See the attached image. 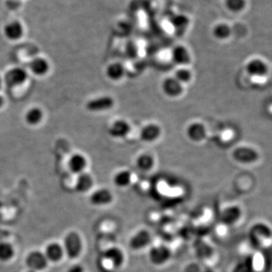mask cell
Returning <instances> with one entry per match:
<instances>
[{
  "label": "cell",
  "mask_w": 272,
  "mask_h": 272,
  "mask_svg": "<svg viewBox=\"0 0 272 272\" xmlns=\"http://www.w3.org/2000/svg\"><path fill=\"white\" fill-rule=\"evenodd\" d=\"M186 133L187 138L192 142L200 143L206 138L207 130L203 123L194 121L188 126Z\"/></svg>",
  "instance_id": "13"
},
{
  "label": "cell",
  "mask_w": 272,
  "mask_h": 272,
  "mask_svg": "<svg viewBox=\"0 0 272 272\" xmlns=\"http://www.w3.org/2000/svg\"><path fill=\"white\" fill-rule=\"evenodd\" d=\"M201 272H217L216 271H214V269H212V268H206V269L203 270V271H201Z\"/></svg>",
  "instance_id": "37"
},
{
  "label": "cell",
  "mask_w": 272,
  "mask_h": 272,
  "mask_svg": "<svg viewBox=\"0 0 272 272\" xmlns=\"http://www.w3.org/2000/svg\"><path fill=\"white\" fill-rule=\"evenodd\" d=\"M87 160L85 156L81 154H74L68 161V167L71 172L75 174H80L84 172V169L87 166Z\"/></svg>",
  "instance_id": "21"
},
{
  "label": "cell",
  "mask_w": 272,
  "mask_h": 272,
  "mask_svg": "<svg viewBox=\"0 0 272 272\" xmlns=\"http://www.w3.org/2000/svg\"><path fill=\"white\" fill-rule=\"evenodd\" d=\"M149 262L155 266H162L172 256L170 249L164 245L154 246L148 251Z\"/></svg>",
  "instance_id": "4"
},
{
  "label": "cell",
  "mask_w": 272,
  "mask_h": 272,
  "mask_svg": "<svg viewBox=\"0 0 272 272\" xmlns=\"http://www.w3.org/2000/svg\"><path fill=\"white\" fill-rule=\"evenodd\" d=\"M102 262L104 271L118 269L125 262V255L119 247H110L102 253Z\"/></svg>",
  "instance_id": "1"
},
{
  "label": "cell",
  "mask_w": 272,
  "mask_h": 272,
  "mask_svg": "<svg viewBox=\"0 0 272 272\" xmlns=\"http://www.w3.org/2000/svg\"><path fill=\"white\" fill-rule=\"evenodd\" d=\"M5 37L11 41H17L23 37L24 28L23 24L18 21H12L7 23L3 27Z\"/></svg>",
  "instance_id": "17"
},
{
  "label": "cell",
  "mask_w": 272,
  "mask_h": 272,
  "mask_svg": "<svg viewBox=\"0 0 272 272\" xmlns=\"http://www.w3.org/2000/svg\"><path fill=\"white\" fill-rule=\"evenodd\" d=\"M132 127L125 119H116L113 121L108 128V135L115 139H124L130 134Z\"/></svg>",
  "instance_id": "10"
},
{
  "label": "cell",
  "mask_w": 272,
  "mask_h": 272,
  "mask_svg": "<svg viewBox=\"0 0 272 272\" xmlns=\"http://www.w3.org/2000/svg\"><path fill=\"white\" fill-rule=\"evenodd\" d=\"M212 34L217 40L225 41L231 37L232 29L227 23H219L213 28Z\"/></svg>",
  "instance_id": "24"
},
{
  "label": "cell",
  "mask_w": 272,
  "mask_h": 272,
  "mask_svg": "<svg viewBox=\"0 0 272 272\" xmlns=\"http://www.w3.org/2000/svg\"><path fill=\"white\" fill-rule=\"evenodd\" d=\"M162 135V129L155 123L146 124L140 130L139 138L144 143H154L158 141Z\"/></svg>",
  "instance_id": "11"
},
{
  "label": "cell",
  "mask_w": 272,
  "mask_h": 272,
  "mask_svg": "<svg viewBox=\"0 0 272 272\" xmlns=\"http://www.w3.org/2000/svg\"><path fill=\"white\" fill-rule=\"evenodd\" d=\"M241 217V208L237 205H231L222 209L219 219L223 225L231 226L235 225Z\"/></svg>",
  "instance_id": "14"
},
{
  "label": "cell",
  "mask_w": 272,
  "mask_h": 272,
  "mask_svg": "<svg viewBox=\"0 0 272 272\" xmlns=\"http://www.w3.org/2000/svg\"><path fill=\"white\" fill-rule=\"evenodd\" d=\"M43 111L41 108L34 107V108H29V110L26 112L24 115V119L28 125L34 126L39 125L42 122L43 119Z\"/></svg>",
  "instance_id": "26"
},
{
  "label": "cell",
  "mask_w": 272,
  "mask_h": 272,
  "mask_svg": "<svg viewBox=\"0 0 272 272\" xmlns=\"http://www.w3.org/2000/svg\"><path fill=\"white\" fill-rule=\"evenodd\" d=\"M189 18L185 15H176L172 18V24L175 28L178 29H183V28L187 27L189 25Z\"/></svg>",
  "instance_id": "33"
},
{
  "label": "cell",
  "mask_w": 272,
  "mask_h": 272,
  "mask_svg": "<svg viewBox=\"0 0 272 272\" xmlns=\"http://www.w3.org/2000/svg\"><path fill=\"white\" fill-rule=\"evenodd\" d=\"M68 272H84V268L82 265H74L68 269Z\"/></svg>",
  "instance_id": "35"
},
{
  "label": "cell",
  "mask_w": 272,
  "mask_h": 272,
  "mask_svg": "<svg viewBox=\"0 0 272 272\" xmlns=\"http://www.w3.org/2000/svg\"><path fill=\"white\" fill-rule=\"evenodd\" d=\"M152 242V234L147 230H138L129 240V247L132 250L139 251L148 247Z\"/></svg>",
  "instance_id": "12"
},
{
  "label": "cell",
  "mask_w": 272,
  "mask_h": 272,
  "mask_svg": "<svg viewBox=\"0 0 272 272\" xmlns=\"http://www.w3.org/2000/svg\"><path fill=\"white\" fill-rule=\"evenodd\" d=\"M105 74L108 80L117 82L122 80L126 74V68L123 64L119 62H113L110 64L105 70Z\"/></svg>",
  "instance_id": "20"
},
{
  "label": "cell",
  "mask_w": 272,
  "mask_h": 272,
  "mask_svg": "<svg viewBox=\"0 0 272 272\" xmlns=\"http://www.w3.org/2000/svg\"><path fill=\"white\" fill-rule=\"evenodd\" d=\"M247 0H225V6L229 12L239 13L247 7Z\"/></svg>",
  "instance_id": "31"
},
{
  "label": "cell",
  "mask_w": 272,
  "mask_h": 272,
  "mask_svg": "<svg viewBox=\"0 0 272 272\" xmlns=\"http://www.w3.org/2000/svg\"><path fill=\"white\" fill-rule=\"evenodd\" d=\"M14 256V249L10 244L6 242L0 243V261L7 262Z\"/></svg>",
  "instance_id": "32"
},
{
  "label": "cell",
  "mask_w": 272,
  "mask_h": 272,
  "mask_svg": "<svg viewBox=\"0 0 272 272\" xmlns=\"http://www.w3.org/2000/svg\"><path fill=\"white\" fill-rule=\"evenodd\" d=\"M2 85H3V80H2L1 77H0V88H2Z\"/></svg>",
  "instance_id": "38"
},
{
  "label": "cell",
  "mask_w": 272,
  "mask_h": 272,
  "mask_svg": "<svg viewBox=\"0 0 272 272\" xmlns=\"http://www.w3.org/2000/svg\"><path fill=\"white\" fill-rule=\"evenodd\" d=\"M27 272H37V271H31V270H29V271H27Z\"/></svg>",
  "instance_id": "39"
},
{
  "label": "cell",
  "mask_w": 272,
  "mask_h": 272,
  "mask_svg": "<svg viewBox=\"0 0 272 272\" xmlns=\"http://www.w3.org/2000/svg\"><path fill=\"white\" fill-rule=\"evenodd\" d=\"M27 78V72L24 68L15 67L6 73L3 81L9 88H15L25 83Z\"/></svg>",
  "instance_id": "6"
},
{
  "label": "cell",
  "mask_w": 272,
  "mask_h": 272,
  "mask_svg": "<svg viewBox=\"0 0 272 272\" xmlns=\"http://www.w3.org/2000/svg\"><path fill=\"white\" fill-rule=\"evenodd\" d=\"M249 237L254 247H263L271 241V228L266 224L256 223L250 228Z\"/></svg>",
  "instance_id": "2"
},
{
  "label": "cell",
  "mask_w": 272,
  "mask_h": 272,
  "mask_svg": "<svg viewBox=\"0 0 272 272\" xmlns=\"http://www.w3.org/2000/svg\"><path fill=\"white\" fill-rule=\"evenodd\" d=\"M246 73L253 78H262L268 74V65L265 61L258 57L251 59L245 66Z\"/></svg>",
  "instance_id": "7"
},
{
  "label": "cell",
  "mask_w": 272,
  "mask_h": 272,
  "mask_svg": "<svg viewBox=\"0 0 272 272\" xmlns=\"http://www.w3.org/2000/svg\"><path fill=\"white\" fill-rule=\"evenodd\" d=\"M185 272H201L198 265L196 264H191V265H187L186 271Z\"/></svg>",
  "instance_id": "34"
},
{
  "label": "cell",
  "mask_w": 272,
  "mask_h": 272,
  "mask_svg": "<svg viewBox=\"0 0 272 272\" xmlns=\"http://www.w3.org/2000/svg\"><path fill=\"white\" fill-rule=\"evenodd\" d=\"M231 272H254V259L253 256H248L239 261L234 265Z\"/></svg>",
  "instance_id": "29"
},
{
  "label": "cell",
  "mask_w": 272,
  "mask_h": 272,
  "mask_svg": "<svg viewBox=\"0 0 272 272\" xmlns=\"http://www.w3.org/2000/svg\"><path fill=\"white\" fill-rule=\"evenodd\" d=\"M5 105V99L3 96H0V108H3Z\"/></svg>",
  "instance_id": "36"
},
{
  "label": "cell",
  "mask_w": 272,
  "mask_h": 272,
  "mask_svg": "<svg viewBox=\"0 0 272 272\" xmlns=\"http://www.w3.org/2000/svg\"><path fill=\"white\" fill-rule=\"evenodd\" d=\"M114 105V99L111 96H103L90 99L85 104V108L91 112H105L113 108Z\"/></svg>",
  "instance_id": "8"
},
{
  "label": "cell",
  "mask_w": 272,
  "mask_h": 272,
  "mask_svg": "<svg viewBox=\"0 0 272 272\" xmlns=\"http://www.w3.org/2000/svg\"><path fill=\"white\" fill-rule=\"evenodd\" d=\"M82 240L77 233H69L64 241V252L70 259H75L80 256L82 251Z\"/></svg>",
  "instance_id": "5"
},
{
  "label": "cell",
  "mask_w": 272,
  "mask_h": 272,
  "mask_svg": "<svg viewBox=\"0 0 272 272\" xmlns=\"http://www.w3.org/2000/svg\"><path fill=\"white\" fill-rule=\"evenodd\" d=\"M93 178L86 172L79 174L76 180L75 189L80 193L86 192L93 187Z\"/></svg>",
  "instance_id": "27"
},
{
  "label": "cell",
  "mask_w": 272,
  "mask_h": 272,
  "mask_svg": "<svg viewBox=\"0 0 272 272\" xmlns=\"http://www.w3.org/2000/svg\"><path fill=\"white\" fill-rule=\"evenodd\" d=\"M64 249L57 243H52L46 247L45 256L48 261L51 262H58L64 255Z\"/></svg>",
  "instance_id": "25"
},
{
  "label": "cell",
  "mask_w": 272,
  "mask_h": 272,
  "mask_svg": "<svg viewBox=\"0 0 272 272\" xmlns=\"http://www.w3.org/2000/svg\"><path fill=\"white\" fill-rule=\"evenodd\" d=\"M133 182V173L129 169H122L115 174L113 183L116 187H128Z\"/></svg>",
  "instance_id": "23"
},
{
  "label": "cell",
  "mask_w": 272,
  "mask_h": 272,
  "mask_svg": "<svg viewBox=\"0 0 272 272\" xmlns=\"http://www.w3.org/2000/svg\"><path fill=\"white\" fill-rule=\"evenodd\" d=\"M136 166L138 170L142 171V172H149L155 167V158L149 154H141V155L137 157Z\"/></svg>",
  "instance_id": "22"
},
{
  "label": "cell",
  "mask_w": 272,
  "mask_h": 272,
  "mask_svg": "<svg viewBox=\"0 0 272 272\" xmlns=\"http://www.w3.org/2000/svg\"><path fill=\"white\" fill-rule=\"evenodd\" d=\"M231 157L235 162L240 164H252L259 160L257 150L248 145H240L232 150Z\"/></svg>",
  "instance_id": "3"
},
{
  "label": "cell",
  "mask_w": 272,
  "mask_h": 272,
  "mask_svg": "<svg viewBox=\"0 0 272 272\" xmlns=\"http://www.w3.org/2000/svg\"><path fill=\"white\" fill-rule=\"evenodd\" d=\"M29 69L34 75L43 77L48 74L50 69L49 62L43 57H36L29 63Z\"/></svg>",
  "instance_id": "19"
},
{
  "label": "cell",
  "mask_w": 272,
  "mask_h": 272,
  "mask_svg": "<svg viewBox=\"0 0 272 272\" xmlns=\"http://www.w3.org/2000/svg\"><path fill=\"white\" fill-rule=\"evenodd\" d=\"M163 94L171 99L180 97L184 93V85L178 81L175 77H166L161 85Z\"/></svg>",
  "instance_id": "9"
},
{
  "label": "cell",
  "mask_w": 272,
  "mask_h": 272,
  "mask_svg": "<svg viewBox=\"0 0 272 272\" xmlns=\"http://www.w3.org/2000/svg\"><path fill=\"white\" fill-rule=\"evenodd\" d=\"M47 262L44 253L40 251L31 252L26 259V263L31 271H37L44 269L47 265Z\"/></svg>",
  "instance_id": "16"
},
{
  "label": "cell",
  "mask_w": 272,
  "mask_h": 272,
  "mask_svg": "<svg viewBox=\"0 0 272 272\" xmlns=\"http://www.w3.org/2000/svg\"><path fill=\"white\" fill-rule=\"evenodd\" d=\"M196 256L200 259H206L212 256L213 247L206 242L199 240L194 245Z\"/></svg>",
  "instance_id": "28"
},
{
  "label": "cell",
  "mask_w": 272,
  "mask_h": 272,
  "mask_svg": "<svg viewBox=\"0 0 272 272\" xmlns=\"http://www.w3.org/2000/svg\"><path fill=\"white\" fill-rule=\"evenodd\" d=\"M113 194L107 189H100L95 191L90 196V202L95 206H106L113 201Z\"/></svg>",
  "instance_id": "18"
},
{
  "label": "cell",
  "mask_w": 272,
  "mask_h": 272,
  "mask_svg": "<svg viewBox=\"0 0 272 272\" xmlns=\"http://www.w3.org/2000/svg\"><path fill=\"white\" fill-rule=\"evenodd\" d=\"M173 77L183 85L189 83L192 80L193 74L188 67H178Z\"/></svg>",
  "instance_id": "30"
},
{
  "label": "cell",
  "mask_w": 272,
  "mask_h": 272,
  "mask_svg": "<svg viewBox=\"0 0 272 272\" xmlns=\"http://www.w3.org/2000/svg\"><path fill=\"white\" fill-rule=\"evenodd\" d=\"M171 59L178 67H188L191 62L190 51L183 45H177L171 51Z\"/></svg>",
  "instance_id": "15"
}]
</instances>
